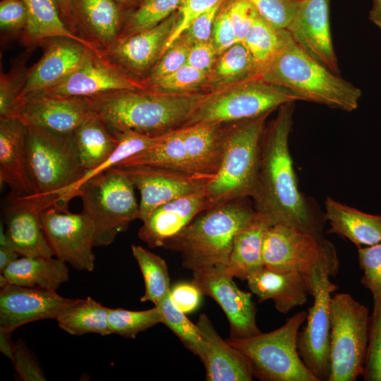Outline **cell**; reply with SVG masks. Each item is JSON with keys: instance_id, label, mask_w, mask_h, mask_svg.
<instances>
[{"instance_id": "1", "label": "cell", "mask_w": 381, "mask_h": 381, "mask_svg": "<svg viewBox=\"0 0 381 381\" xmlns=\"http://www.w3.org/2000/svg\"><path fill=\"white\" fill-rule=\"evenodd\" d=\"M294 104L281 106L277 116L265 127L251 198L255 210L270 225L283 224L322 235V220L300 191L290 153Z\"/></svg>"}, {"instance_id": "2", "label": "cell", "mask_w": 381, "mask_h": 381, "mask_svg": "<svg viewBox=\"0 0 381 381\" xmlns=\"http://www.w3.org/2000/svg\"><path fill=\"white\" fill-rule=\"evenodd\" d=\"M205 94L169 93L147 88L87 99L93 113L111 132L131 131L159 137L182 127Z\"/></svg>"}, {"instance_id": "3", "label": "cell", "mask_w": 381, "mask_h": 381, "mask_svg": "<svg viewBox=\"0 0 381 381\" xmlns=\"http://www.w3.org/2000/svg\"><path fill=\"white\" fill-rule=\"evenodd\" d=\"M258 77L283 87L299 100L351 112L356 110L361 90L308 55L286 29L280 30V44Z\"/></svg>"}, {"instance_id": "4", "label": "cell", "mask_w": 381, "mask_h": 381, "mask_svg": "<svg viewBox=\"0 0 381 381\" xmlns=\"http://www.w3.org/2000/svg\"><path fill=\"white\" fill-rule=\"evenodd\" d=\"M229 127L219 123L181 127L116 167L150 166L211 181L222 162Z\"/></svg>"}, {"instance_id": "5", "label": "cell", "mask_w": 381, "mask_h": 381, "mask_svg": "<svg viewBox=\"0 0 381 381\" xmlns=\"http://www.w3.org/2000/svg\"><path fill=\"white\" fill-rule=\"evenodd\" d=\"M247 198L215 205L198 214L164 248L179 252L192 270L225 268L236 234L257 214Z\"/></svg>"}, {"instance_id": "6", "label": "cell", "mask_w": 381, "mask_h": 381, "mask_svg": "<svg viewBox=\"0 0 381 381\" xmlns=\"http://www.w3.org/2000/svg\"><path fill=\"white\" fill-rule=\"evenodd\" d=\"M270 114L230 123L219 169L204 189L212 206L252 197L265 122Z\"/></svg>"}, {"instance_id": "7", "label": "cell", "mask_w": 381, "mask_h": 381, "mask_svg": "<svg viewBox=\"0 0 381 381\" xmlns=\"http://www.w3.org/2000/svg\"><path fill=\"white\" fill-rule=\"evenodd\" d=\"M298 100L290 90L257 76L205 92L182 127L250 119Z\"/></svg>"}, {"instance_id": "8", "label": "cell", "mask_w": 381, "mask_h": 381, "mask_svg": "<svg viewBox=\"0 0 381 381\" xmlns=\"http://www.w3.org/2000/svg\"><path fill=\"white\" fill-rule=\"evenodd\" d=\"M302 310L267 333L226 341L248 358L253 374L265 381H320L306 367L298 350V330L307 318Z\"/></svg>"}, {"instance_id": "9", "label": "cell", "mask_w": 381, "mask_h": 381, "mask_svg": "<svg viewBox=\"0 0 381 381\" xmlns=\"http://www.w3.org/2000/svg\"><path fill=\"white\" fill-rule=\"evenodd\" d=\"M135 186L119 167L111 168L86 181L78 197L83 212L91 220L95 230V246L111 244L125 231L129 224L139 219Z\"/></svg>"}, {"instance_id": "10", "label": "cell", "mask_w": 381, "mask_h": 381, "mask_svg": "<svg viewBox=\"0 0 381 381\" xmlns=\"http://www.w3.org/2000/svg\"><path fill=\"white\" fill-rule=\"evenodd\" d=\"M27 159L34 195L55 206L58 198L83 176L73 138L27 126Z\"/></svg>"}, {"instance_id": "11", "label": "cell", "mask_w": 381, "mask_h": 381, "mask_svg": "<svg viewBox=\"0 0 381 381\" xmlns=\"http://www.w3.org/2000/svg\"><path fill=\"white\" fill-rule=\"evenodd\" d=\"M370 323L368 308L351 295L332 298L327 381H354L363 375Z\"/></svg>"}, {"instance_id": "12", "label": "cell", "mask_w": 381, "mask_h": 381, "mask_svg": "<svg viewBox=\"0 0 381 381\" xmlns=\"http://www.w3.org/2000/svg\"><path fill=\"white\" fill-rule=\"evenodd\" d=\"M262 255L264 267L277 272L310 277L318 267L335 277L339 262L334 245L322 235L294 227L273 224L265 231Z\"/></svg>"}, {"instance_id": "13", "label": "cell", "mask_w": 381, "mask_h": 381, "mask_svg": "<svg viewBox=\"0 0 381 381\" xmlns=\"http://www.w3.org/2000/svg\"><path fill=\"white\" fill-rule=\"evenodd\" d=\"M314 302L308 310L307 322L298 337V350L306 367L319 379L327 380L329 374L331 294L338 287L329 280L322 267L311 274Z\"/></svg>"}, {"instance_id": "14", "label": "cell", "mask_w": 381, "mask_h": 381, "mask_svg": "<svg viewBox=\"0 0 381 381\" xmlns=\"http://www.w3.org/2000/svg\"><path fill=\"white\" fill-rule=\"evenodd\" d=\"M42 225L54 255L79 271L95 268V230L90 219L50 207L42 214Z\"/></svg>"}, {"instance_id": "15", "label": "cell", "mask_w": 381, "mask_h": 381, "mask_svg": "<svg viewBox=\"0 0 381 381\" xmlns=\"http://www.w3.org/2000/svg\"><path fill=\"white\" fill-rule=\"evenodd\" d=\"M147 88L145 82L112 62L104 51L90 50L80 66L66 80L36 95L89 98L113 92Z\"/></svg>"}, {"instance_id": "16", "label": "cell", "mask_w": 381, "mask_h": 381, "mask_svg": "<svg viewBox=\"0 0 381 381\" xmlns=\"http://www.w3.org/2000/svg\"><path fill=\"white\" fill-rule=\"evenodd\" d=\"M225 268L209 267L193 272L192 282L203 295L212 298L222 308L230 325L231 338H246L260 334L252 293L241 290Z\"/></svg>"}, {"instance_id": "17", "label": "cell", "mask_w": 381, "mask_h": 381, "mask_svg": "<svg viewBox=\"0 0 381 381\" xmlns=\"http://www.w3.org/2000/svg\"><path fill=\"white\" fill-rule=\"evenodd\" d=\"M0 287V330L9 332L30 322L56 320L76 300L64 298L56 291L10 284Z\"/></svg>"}, {"instance_id": "18", "label": "cell", "mask_w": 381, "mask_h": 381, "mask_svg": "<svg viewBox=\"0 0 381 381\" xmlns=\"http://www.w3.org/2000/svg\"><path fill=\"white\" fill-rule=\"evenodd\" d=\"M93 114L87 98L32 95L23 99L18 119L26 126L71 137Z\"/></svg>"}, {"instance_id": "19", "label": "cell", "mask_w": 381, "mask_h": 381, "mask_svg": "<svg viewBox=\"0 0 381 381\" xmlns=\"http://www.w3.org/2000/svg\"><path fill=\"white\" fill-rule=\"evenodd\" d=\"M51 202L34 194L10 198L4 210L6 235L20 255L53 257L54 252L47 239L42 214Z\"/></svg>"}, {"instance_id": "20", "label": "cell", "mask_w": 381, "mask_h": 381, "mask_svg": "<svg viewBox=\"0 0 381 381\" xmlns=\"http://www.w3.org/2000/svg\"><path fill=\"white\" fill-rule=\"evenodd\" d=\"M286 30L308 55L339 74L330 30L329 0H300Z\"/></svg>"}, {"instance_id": "21", "label": "cell", "mask_w": 381, "mask_h": 381, "mask_svg": "<svg viewBox=\"0 0 381 381\" xmlns=\"http://www.w3.org/2000/svg\"><path fill=\"white\" fill-rule=\"evenodd\" d=\"M177 20L176 10L158 25L119 40L104 54L124 71L145 83Z\"/></svg>"}, {"instance_id": "22", "label": "cell", "mask_w": 381, "mask_h": 381, "mask_svg": "<svg viewBox=\"0 0 381 381\" xmlns=\"http://www.w3.org/2000/svg\"><path fill=\"white\" fill-rule=\"evenodd\" d=\"M140 193L139 219L157 207L205 189L210 180L150 166L119 167Z\"/></svg>"}, {"instance_id": "23", "label": "cell", "mask_w": 381, "mask_h": 381, "mask_svg": "<svg viewBox=\"0 0 381 381\" xmlns=\"http://www.w3.org/2000/svg\"><path fill=\"white\" fill-rule=\"evenodd\" d=\"M40 47L43 48V54L36 64L28 68L21 100L63 82L80 66L89 51L92 50L66 37L47 40Z\"/></svg>"}, {"instance_id": "24", "label": "cell", "mask_w": 381, "mask_h": 381, "mask_svg": "<svg viewBox=\"0 0 381 381\" xmlns=\"http://www.w3.org/2000/svg\"><path fill=\"white\" fill-rule=\"evenodd\" d=\"M211 207L204 190L171 200L155 208L142 221L138 237L150 248L164 247L198 214Z\"/></svg>"}, {"instance_id": "25", "label": "cell", "mask_w": 381, "mask_h": 381, "mask_svg": "<svg viewBox=\"0 0 381 381\" xmlns=\"http://www.w3.org/2000/svg\"><path fill=\"white\" fill-rule=\"evenodd\" d=\"M27 126L18 118H0V184L14 196L34 193L27 159Z\"/></svg>"}, {"instance_id": "26", "label": "cell", "mask_w": 381, "mask_h": 381, "mask_svg": "<svg viewBox=\"0 0 381 381\" xmlns=\"http://www.w3.org/2000/svg\"><path fill=\"white\" fill-rule=\"evenodd\" d=\"M75 32L106 51L119 39L123 12L113 0H70Z\"/></svg>"}, {"instance_id": "27", "label": "cell", "mask_w": 381, "mask_h": 381, "mask_svg": "<svg viewBox=\"0 0 381 381\" xmlns=\"http://www.w3.org/2000/svg\"><path fill=\"white\" fill-rule=\"evenodd\" d=\"M206 343L203 361L207 381H250L253 370L248 358L219 335L205 314L196 323Z\"/></svg>"}, {"instance_id": "28", "label": "cell", "mask_w": 381, "mask_h": 381, "mask_svg": "<svg viewBox=\"0 0 381 381\" xmlns=\"http://www.w3.org/2000/svg\"><path fill=\"white\" fill-rule=\"evenodd\" d=\"M246 280L251 293L260 302L272 300L277 310L283 313L305 304L308 294L312 296L311 276L277 272L264 267Z\"/></svg>"}, {"instance_id": "29", "label": "cell", "mask_w": 381, "mask_h": 381, "mask_svg": "<svg viewBox=\"0 0 381 381\" xmlns=\"http://www.w3.org/2000/svg\"><path fill=\"white\" fill-rule=\"evenodd\" d=\"M69 279L66 262L53 257L22 256L0 275V286L10 284L30 288L56 291Z\"/></svg>"}, {"instance_id": "30", "label": "cell", "mask_w": 381, "mask_h": 381, "mask_svg": "<svg viewBox=\"0 0 381 381\" xmlns=\"http://www.w3.org/2000/svg\"><path fill=\"white\" fill-rule=\"evenodd\" d=\"M324 219L337 233L360 248L381 243V215L363 212L327 197Z\"/></svg>"}, {"instance_id": "31", "label": "cell", "mask_w": 381, "mask_h": 381, "mask_svg": "<svg viewBox=\"0 0 381 381\" xmlns=\"http://www.w3.org/2000/svg\"><path fill=\"white\" fill-rule=\"evenodd\" d=\"M28 10V25L21 37L28 48H34L45 40L55 37L75 40L90 49L104 51L89 40L75 34L61 18L54 0H24Z\"/></svg>"}, {"instance_id": "32", "label": "cell", "mask_w": 381, "mask_h": 381, "mask_svg": "<svg viewBox=\"0 0 381 381\" xmlns=\"http://www.w3.org/2000/svg\"><path fill=\"white\" fill-rule=\"evenodd\" d=\"M270 226L267 219L256 216L235 236L225 270L233 277L246 280L264 267L262 246L263 234Z\"/></svg>"}, {"instance_id": "33", "label": "cell", "mask_w": 381, "mask_h": 381, "mask_svg": "<svg viewBox=\"0 0 381 381\" xmlns=\"http://www.w3.org/2000/svg\"><path fill=\"white\" fill-rule=\"evenodd\" d=\"M72 138L85 171L101 165L119 145L116 135L95 114L75 131Z\"/></svg>"}, {"instance_id": "34", "label": "cell", "mask_w": 381, "mask_h": 381, "mask_svg": "<svg viewBox=\"0 0 381 381\" xmlns=\"http://www.w3.org/2000/svg\"><path fill=\"white\" fill-rule=\"evenodd\" d=\"M111 133L116 135L119 140V145L115 151L101 165L85 171L76 183L67 188L56 202L54 207L57 209L61 211H68L69 201L75 197H78L79 190L86 181L117 167L123 161L151 147L160 137H150L131 131Z\"/></svg>"}, {"instance_id": "35", "label": "cell", "mask_w": 381, "mask_h": 381, "mask_svg": "<svg viewBox=\"0 0 381 381\" xmlns=\"http://www.w3.org/2000/svg\"><path fill=\"white\" fill-rule=\"evenodd\" d=\"M109 308L90 297L75 301L56 319L64 331L72 335L111 334L108 324Z\"/></svg>"}, {"instance_id": "36", "label": "cell", "mask_w": 381, "mask_h": 381, "mask_svg": "<svg viewBox=\"0 0 381 381\" xmlns=\"http://www.w3.org/2000/svg\"><path fill=\"white\" fill-rule=\"evenodd\" d=\"M258 75L253 58L245 44L238 42L222 52L208 73L210 91Z\"/></svg>"}, {"instance_id": "37", "label": "cell", "mask_w": 381, "mask_h": 381, "mask_svg": "<svg viewBox=\"0 0 381 381\" xmlns=\"http://www.w3.org/2000/svg\"><path fill=\"white\" fill-rule=\"evenodd\" d=\"M131 250L144 279L145 292L140 301L157 306L171 289L167 265L162 258L140 246L132 245Z\"/></svg>"}, {"instance_id": "38", "label": "cell", "mask_w": 381, "mask_h": 381, "mask_svg": "<svg viewBox=\"0 0 381 381\" xmlns=\"http://www.w3.org/2000/svg\"><path fill=\"white\" fill-rule=\"evenodd\" d=\"M181 1L139 0L134 7L123 13L119 40L158 25L178 9Z\"/></svg>"}, {"instance_id": "39", "label": "cell", "mask_w": 381, "mask_h": 381, "mask_svg": "<svg viewBox=\"0 0 381 381\" xmlns=\"http://www.w3.org/2000/svg\"><path fill=\"white\" fill-rule=\"evenodd\" d=\"M32 48L16 58L8 73L0 74V118H18L22 106L20 99L28 68V59Z\"/></svg>"}, {"instance_id": "40", "label": "cell", "mask_w": 381, "mask_h": 381, "mask_svg": "<svg viewBox=\"0 0 381 381\" xmlns=\"http://www.w3.org/2000/svg\"><path fill=\"white\" fill-rule=\"evenodd\" d=\"M157 306L161 312V323L169 328L183 344L203 362L207 346L197 325L176 307L169 294Z\"/></svg>"}, {"instance_id": "41", "label": "cell", "mask_w": 381, "mask_h": 381, "mask_svg": "<svg viewBox=\"0 0 381 381\" xmlns=\"http://www.w3.org/2000/svg\"><path fill=\"white\" fill-rule=\"evenodd\" d=\"M242 42L251 54L259 73L279 48L280 30L274 28L258 13Z\"/></svg>"}, {"instance_id": "42", "label": "cell", "mask_w": 381, "mask_h": 381, "mask_svg": "<svg viewBox=\"0 0 381 381\" xmlns=\"http://www.w3.org/2000/svg\"><path fill=\"white\" fill-rule=\"evenodd\" d=\"M162 322L159 308L145 310H130L123 308H110L108 324L111 334L134 339L137 334Z\"/></svg>"}, {"instance_id": "43", "label": "cell", "mask_w": 381, "mask_h": 381, "mask_svg": "<svg viewBox=\"0 0 381 381\" xmlns=\"http://www.w3.org/2000/svg\"><path fill=\"white\" fill-rule=\"evenodd\" d=\"M208 73L186 64L171 74L164 77L148 88L169 93L202 92L206 87Z\"/></svg>"}, {"instance_id": "44", "label": "cell", "mask_w": 381, "mask_h": 381, "mask_svg": "<svg viewBox=\"0 0 381 381\" xmlns=\"http://www.w3.org/2000/svg\"><path fill=\"white\" fill-rule=\"evenodd\" d=\"M372 295L373 310L363 376L366 381H381V292Z\"/></svg>"}, {"instance_id": "45", "label": "cell", "mask_w": 381, "mask_h": 381, "mask_svg": "<svg viewBox=\"0 0 381 381\" xmlns=\"http://www.w3.org/2000/svg\"><path fill=\"white\" fill-rule=\"evenodd\" d=\"M28 10L24 0H1L0 30L1 43L21 39L28 25Z\"/></svg>"}, {"instance_id": "46", "label": "cell", "mask_w": 381, "mask_h": 381, "mask_svg": "<svg viewBox=\"0 0 381 381\" xmlns=\"http://www.w3.org/2000/svg\"><path fill=\"white\" fill-rule=\"evenodd\" d=\"M190 47L182 36L175 40L150 72L145 80L147 87L187 64Z\"/></svg>"}, {"instance_id": "47", "label": "cell", "mask_w": 381, "mask_h": 381, "mask_svg": "<svg viewBox=\"0 0 381 381\" xmlns=\"http://www.w3.org/2000/svg\"><path fill=\"white\" fill-rule=\"evenodd\" d=\"M258 14L277 30L286 29L300 0H248Z\"/></svg>"}, {"instance_id": "48", "label": "cell", "mask_w": 381, "mask_h": 381, "mask_svg": "<svg viewBox=\"0 0 381 381\" xmlns=\"http://www.w3.org/2000/svg\"><path fill=\"white\" fill-rule=\"evenodd\" d=\"M360 267L363 270L361 284L372 294L381 292V243L358 248Z\"/></svg>"}, {"instance_id": "49", "label": "cell", "mask_w": 381, "mask_h": 381, "mask_svg": "<svg viewBox=\"0 0 381 381\" xmlns=\"http://www.w3.org/2000/svg\"><path fill=\"white\" fill-rule=\"evenodd\" d=\"M223 1L224 0H182L177 9V23L174 31L165 44L162 54L172 43L183 34L184 30L196 18L222 3Z\"/></svg>"}, {"instance_id": "50", "label": "cell", "mask_w": 381, "mask_h": 381, "mask_svg": "<svg viewBox=\"0 0 381 381\" xmlns=\"http://www.w3.org/2000/svg\"><path fill=\"white\" fill-rule=\"evenodd\" d=\"M238 42H243L258 12L248 0H226Z\"/></svg>"}, {"instance_id": "51", "label": "cell", "mask_w": 381, "mask_h": 381, "mask_svg": "<svg viewBox=\"0 0 381 381\" xmlns=\"http://www.w3.org/2000/svg\"><path fill=\"white\" fill-rule=\"evenodd\" d=\"M212 41L219 55L238 42L229 17L226 0L223 1L215 18Z\"/></svg>"}, {"instance_id": "52", "label": "cell", "mask_w": 381, "mask_h": 381, "mask_svg": "<svg viewBox=\"0 0 381 381\" xmlns=\"http://www.w3.org/2000/svg\"><path fill=\"white\" fill-rule=\"evenodd\" d=\"M223 1L199 16L184 30L181 36L190 46L212 41L214 20Z\"/></svg>"}, {"instance_id": "53", "label": "cell", "mask_w": 381, "mask_h": 381, "mask_svg": "<svg viewBox=\"0 0 381 381\" xmlns=\"http://www.w3.org/2000/svg\"><path fill=\"white\" fill-rule=\"evenodd\" d=\"M14 368L18 377L25 381L46 380L44 374L25 346L18 342L16 344L13 359Z\"/></svg>"}, {"instance_id": "54", "label": "cell", "mask_w": 381, "mask_h": 381, "mask_svg": "<svg viewBox=\"0 0 381 381\" xmlns=\"http://www.w3.org/2000/svg\"><path fill=\"white\" fill-rule=\"evenodd\" d=\"M169 295L176 307L186 314L199 308L203 294L191 282H179L171 286Z\"/></svg>"}, {"instance_id": "55", "label": "cell", "mask_w": 381, "mask_h": 381, "mask_svg": "<svg viewBox=\"0 0 381 381\" xmlns=\"http://www.w3.org/2000/svg\"><path fill=\"white\" fill-rule=\"evenodd\" d=\"M218 56L212 41L197 43L190 48L187 64L208 73L214 66Z\"/></svg>"}, {"instance_id": "56", "label": "cell", "mask_w": 381, "mask_h": 381, "mask_svg": "<svg viewBox=\"0 0 381 381\" xmlns=\"http://www.w3.org/2000/svg\"><path fill=\"white\" fill-rule=\"evenodd\" d=\"M19 253L9 246H0V273H2L12 262L17 260Z\"/></svg>"}, {"instance_id": "57", "label": "cell", "mask_w": 381, "mask_h": 381, "mask_svg": "<svg viewBox=\"0 0 381 381\" xmlns=\"http://www.w3.org/2000/svg\"><path fill=\"white\" fill-rule=\"evenodd\" d=\"M12 332L0 330V351L6 356L13 361L16 344L11 340Z\"/></svg>"}, {"instance_id": "58", "label": "cell", "mask_w": 381, "mask_h": 381, "mask_svg": "<svg viewBox=\"0 0 381 381\" xmlns=\"http://www.w3.org/2000/svg\"><path fill=\"white\" fill-rule=\"evenodd\" d=\"M60 12L62 19L66 23L71 30L75 32L72 20L71 1L70 0H54ZM77 35V34H76Z\"/></svg>"}, {"instance_id": "59", "label": "cell", "mask_w": 381, "mask_h": 381, "mask_svg": "<svg viewBox=\"0 0 381 381\" xmlns=\"http://www.w3.org/2000/svg\"><path fill=\"white\" fill-rule=\"evenodd\" d=\"M369 19L377 27L381 28V0H373Z\"/></svg>"}, {"instance_id": "60", "label": "cell", "mask_w": 381, "mask_h": 381, "mask_svg": "<svg viewBox=\"0 0 381 381\" xmlns=\"http://www.w3.org/2000/svg\"><path fill=\"white\" fill-rule=\"evenodd\" d=\"M121 8L123 12H126L135 6L139 0H113Z\"/></svg>"}]
</instances>
